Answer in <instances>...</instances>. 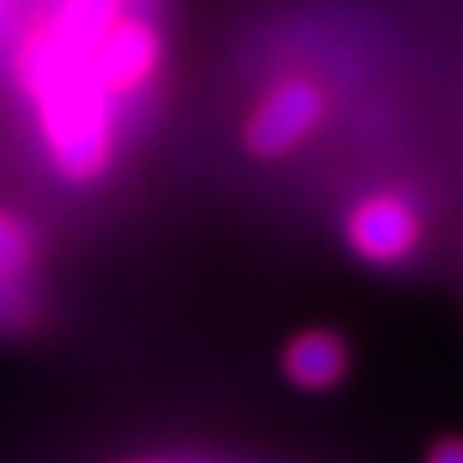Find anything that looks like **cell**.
Instances as JSON below:
<instances>
[{
	"mask_svg": "<svg viewBox=\"0 0 463 463\" xmlns=\"http://www.w3.org/2000/svg\"><path fill=\"white\" fill-rule=\"evenodd\" d=\"M285 376L303 391H325L346 373V346L332 332H303L285 346Z\"/></svg>",
	"mask_w": 463,
	"mask_h": 463,
	"instance_id": "5b68a950",
	"label": "cell"
},
{
	"mask_svg": "<svg viewBox=\"0 0 463 463\" xmlns=\"http://www.w3.org/2000/svg\"><path fill=\"white\" fill-rule=\"evenodd\" d=\"M33 321V299L15 274L0 270V332H19Z\"/></svg>",
	"mask_w": 463,
	"mask_h": 463,
	"instance_id": "52a82bcc",
	"label": "cell"
},
{
	"mask_svg": "<svg viewBox=\"0 0 463 463\" xmlns=\"http://www.w3.org/2000/svg\"><path fill=\"white\" fill-rule=\"evenodd\" d=\"M346 238L358 256L373 263H398L420 241V219L402 197L373 194L346 219Z\"/></svg>",
	"mask_w": 463,
	"mask_h": 463,
	"instance_id": "277c9868",
	"label": "cell"
},
{
	"mask_svg": "<svg viewBox=\"0 0 463 463\" xmlns=\"http://www.w3.org/2000/svg\"><path fill=\"white\" fill-rule=\"evenodd\" d=\"M161 52L165 48H161L157 26L136 12H125L102 37V44L95 52V66H99V77L109 88V95H132L154 77Z\"/></svg>",
	"mask_w": 463,
	"mask_h": 463,
	"instance_id": "3957f363",
	"label": "cell"
},
{
	"mask_svg": "<svg viewBox=\"0 0 463 463\" xmlns=\"http://www.w3.org/2000/svg\"><path fill=\"white\" fill-rule=\"evenodd\" d=\"M427 463H463V438H441L430 449Z\"/></svg>",
	"mask_w": 463,
	"mask_h": 463,
	"instance_id": "ba28073f",
	"label": "cell"
},
{
	"mask_svg": "<svg viewBox=\"0 0 463 463\" xmlns=\"http://www.w3.org/2000/svg\"><path fill=\"white\" fill-rule=\"evenodd\" d=\"M325 118V91L310 77L278 80L245 121V146L252 157L274 161L292 154Z\"/></svg>",
	"mask_w": 463,
	"mask_h": 463,
	"instance_id": "7a4b0ae2",
	"label": "cell"
},
{
	"mask_svg": "<svg viewBox=\"0 0 463 463\" xmlns=\"http://www.w3.org/2000/svg\"><path fill=\"white\" fill-rule=\"evenodd\" d=\"M125 12V0H52L19 52V80L37 102L55 168L73 183L99 179L109 165L113 95L95 52Z\"/></svg>",
	"mask_w": 463,
	"mask_h": 463,
	"instance_id": "6da1fadb",
	"label": "cell"
},
{
	"mask_svg": "<svg viewBox=\"0 0 463 463\" xmlns=\"http://www.w3.org/2000/svg\"><path fill=\"white\" fill-rule=\"evenodd\" d=\"M33 263V241H30V230L8 215V212H0V270L5 274H15L23 278Z\"/></svg>",
	"mask_w": 463,
	"mask_h": 463,
	"instance_id": "8992f818",
	"label": "cell"
},
{
	"mask_svg": "<svg viewBox=\"0 0 463 463\" xmlns=\"http://www.w3.org/2000/svg\"><path fill=\"white\" fill-rule=\"evenodd\" d=\"M15 5H19V0H0V19H5V15H8Z\"/></svg>",
	"mask_w": 463,
	"mask_h": 463,
	"instance_id": "9c48e42d",
	"label": "cell"
}]
</instances>
